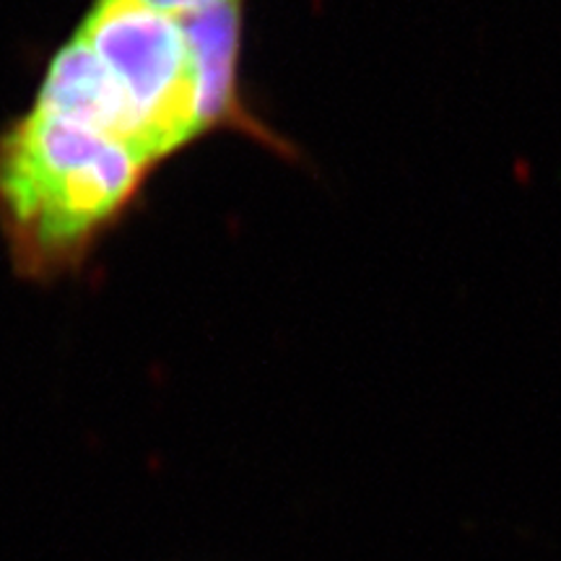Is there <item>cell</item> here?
<instances>
[{
  "mask_svg": "<svg viewBox=\"0 0 561 561\" xmlns=\"http://www.w3.org/2000/svg\"><path fill=\"white\" fill-rule=\"evenodd\" d=\"M157 167L121 140L30 107L0 128V237L21 278L81 271Z\"/></svg>",
  "mask_w": 561,
  "mask_h": 561,
  "instance_id": "2",
  "label": "cell"
},
{
  "mask_svg": "<svg viewBox=\"0 0 561 561\" xmlns=\"http://www.w3.org/2000/svg\"><path fill=\"white\" fill-rule=\"evenodd\" d=\"M146 3L157 5L161 11H191V9H201V5H210V3H229V0H146ZM244 3V0H242Z\"/></svg>",
  "mask_w": 561,
  "mask_h": 561,
  "instance_id": "3",
  "label": "cell"
},
{
  "mask_svg": "<svg viewBox=\"0 0 561 561\" xmlns=\"http://www.w3.org/2000/svg\"><path fill=\"white\" fill-rule=\"evenodd\" d=\"M70 34L94 53L121 91L140 149L157 167L214 133H240L297 161L294 144L244 94L240 0L178 13L146 0H91Z\"/></svg>",
  "mask_w": 561,
  "mask_h": 561,
  "instance_id": "1",
  "label": "cell"
}]
</instances>
